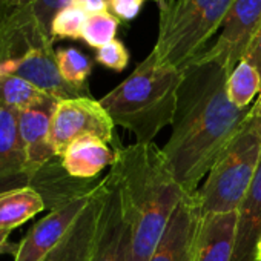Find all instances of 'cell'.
<instances>
[{
	"instance_id": "obj_29",
	"label": "cell",
	"mask_w": 261,
	"mask_h": 261,
	"mask_svg": "<svg viewBox=\"0 0 261 261\" xmlns=\"http://www.w3.org/2000/svg\"><path fill=\"white\" fill-rule=\"evenodd\" d=\"M10 233H11L10 229H0V255L11 253L13 256H16L19 243H10Z\"/></svg>"
},
{
	"instance_id": "obj_30",
	"label": "cell",
	"mask_w": 261,
	"mask_h": 261,
	"mask_svg": "<svg viewBox=\"0 0 261 261\" xmlns=\"http://www.w3.org/2000/svg\"><path fill=\"white\" fill-rule=\"evenodd\" d=\"M250 117L258 129V133L261 136V94L258 95V98L255 100V103L252 105V109H250Z\"/></svg>"
},
{
	"instance_id": "obj_6",
	"label": "cell",
	"mask_w": 261,
	"mask_h": 261,
	"mask_svg": "<svg viewBox=\"0 0 261 261\" xmlns=\"http://www.w3.org/2000/svg\"><path fill=\"white\" fill-rule=\"evenodd\" d=\"M85 137H95L121 149L115 136V123L100 100L92 97L60 100L53 112L49 129V142L56 155L60 159L71 143Z\"/></svg>"
},
{
	"instance_id": "obj_14",
	"label": "cell",
	"mask_w": 261,
	"mask_h": 261,
	"mask_svg": "<svg viewBox=\"0 0 261 261\" xmlns=\"http://www.w3.org/2000/svg\"><path fill=\"white\" fill-rule=\"evenodd\" d=\"M108 186H109V175L106 174L98 192L83 209V212L74 221V224L66 232V235L40 261H89L91 259Z\"/></svg>"
},
{
	"instance_id": "obj_32",
	"label": "cell",
	"mask_w": 261,
	"mask_h": 261,
	"mask_svg": "<svg viewBox=\"0 0 261 261\" xmlns=\"http://www.w3.org/2000/svg\"><path fill=\"white\" fill-rule=\"evenodd\" d=\"M7 5H5V0H0V22L4 20V17L7 16Z\"/></svg>"
},
{
	"instance_id": "obj_20",
	"label": "cell",
	"mask_w": 261,
	"mask_h": 261,
	"mask_svg": "<svg viewBox=\"0 0 261 261\" xmlns=\"http://www.w3.org/2000/svg\"><path fill=\"white\" fill-rule=\"evenodd\" d=\"M57 100L17 75H0V101L17 109H33Z\"/></svg>"
},
{
	"instance_id": "obj_25",
	"label": "cell",
	"mask_w": 261,
	"mask_h": 261,
	"mask_svg": "<svg viewBox=\"0 0 261 261\" xmlns=\"http://www.w3.org/2000/svg\"><path fill=\"white\" fill-rule=\"evenodd\" d=\"M129 51L124 43L118 39L109 42L108 45L95 51V62L111 71L121 72L129 63Z\"/></svg>"
},
{
	"instance_id": "obj_18",
	"label": "cell",
	"mask_w": 261,
	"mask_h": 261,
	"mask_svg": "<svg viewBox=\"0 0 261 261\" xmlns=\"http://www.w3.org/2000/svg\"><path fill=\"white\" fill-rule=\"evenodd\" d=\"M23 163L19 111L0 101V178L22 175Z\"/></svg>"
},
{
	"instance_id": "obj_23",
	"label": "cell",
	"mask_w": 261,
	"mask_h": 261,
	"mask_svg": "<svg viewBox=\"0 0 261 261\" xmlns=\"http://www.w3.org/2000/svg\"><path fill=\"white\" fill-rule=\"evenodd\" d=\"M118 25H120V20L115 16H112L109 11L88 16L86 25L83 28L82 40L88 46L98 49L108 45L109 42L115 40Z\"/></svg>"
},
{
	"instance_id": "obj_34",
	"label": "cell",
	"mask_w": 261,
	"mask_h": 261,
	"mask_svg": "<svg viewBox=\"0 0 261 261\" xmlns=\"http://www.w3.org/2000/svg\"><path fill=\"white\" fill-rule=\"evenodd\" d=\"M255 261H261V240L256 246V255H255Z\"/></svg>"
},
{
	"instance_id": "obj_22",
	"label": "cell",
	"mask_w": 261,
	"mask_h": 261,
	"mask_svg": "<svg viewBox=\"0 0 261 261\" xmlns=\"http://www.w3.org/2000/svg\"><path fill=\"white\" fill-rule=\"evenodd\" d=\"M56 59L65 82L77 88H88L86 80L92 71V62L86 54L77 48H60L56 51Z\"/></svg>"
},
{
	"instance_id": "obj_16",
	"label": "cell",
	"mask_w": 261,
	"mask_h": 261,
	"mask_svg": "<svg viewBox=\"0 0 261 261\" xmlns=\"http://www.w3.org/2000/svg\"><path fill=\"white\" fill-rule=\"evenodd\" d=\"M118 151L106 142L95 137L79 139L68 146L60 157L62 168L77 180H94L108 166H114Z\"/></svg>"
},
{
	"instance_id": "obj_8",
	"label": "cell",
	"mask_w": 261,
	"mask_h": 261,
	"mask_svg": "<svg viewBox=\"0 0 261 261\" xmlns=\"http://www.w3.org/2000/svg\"><path fill=\"white\" fill-rule=\"evenodd\" d=\"M259 27L261 0H233L223 19L217 39L194 60L215 62L230 74L238 62L243 60Z\"/></svg>"
},
{
	"instance_id": "obj_15",
	"label": "cell",
	"mask_w": 261,
	"mask_h": 261,
	"mask_svg": "<svg viewBox=\"0 0 261 261\" xmlns=\"http://www.w3.org/2000/svg\"><path fill=\"white\" fill-rule=\"evenodd\" d=\"M261 240V162L255 178L237 209L230 261H255Z\"/></svg>"
},
{
	"instance_id": "obj_10",
	"label": "cell",
	"mask_w": 261,
	"mask_h": 261,
	"mask_svg": "<svg viewBox=\"0 0 261 261\" xmlns=\"http://www.w3.org/2000/svg\"><path fill=\"white\" fill-rule=\"evenodd\" d=\"M0 72L2 75L10 74L22 77L59 101L66 98L91 97L88 88H77L65 82L57 66L54 46L34 48L22 57L0 62Z\"/></svg>"
},
{
	"instance_id": "obj_11",
	"label": "cell",
	"mask_w": 261,
	"mask_h": 261,
	"mask_svg": "<svg viewBox=\"0 0 261 261\" xmlns=\"http://www.w3.org/2000/svg\"><path fill=\"white\" fill-rule=\"evenodd\" d=\"M109 186L105 195L97 237L89 261H129L130 233L123 214L120 189L114 172L109 169Z\"/></svg>"
},
{
	"instance_id": "obj_13",
	"label": "cell",
	"mask_w": 261,
	"mask_h": 261,
	"mask_svg": "<svg viewBox=\"0 0 261 261\" xmlns=\"http://www.w3.org/2000/svg\"><path fill=\"white\" fill-rule=\"evenodd\" d=\"M57 103L59 100H51L46 105L19 111V133L25 155L22 175L28 180L57 157L49 142L51 118Z\"/></svg>"
},
{
	"instance_id": "obj_26",
	"label": "cell",
	"mask_w": 261,
	"mask_h": 261,
	"mask_svg": "<svg viewBox=\"0 0 261 261\" xmlns=\"http://www.w3.org/2000/svg\"><path fill=\"white\" fill-rule=\"evenodd\" d=\"M148 0H108V11L120 22H133Z\"/></svg>"
},
{
	"instance_id": "obj_7",
	"label": "cell",
	"mask_w": 261,
	"mask_h": 261,
	"mask_svg": "<svg viewBox=\"0 0 261 261\" xmlns=\"http://www.w3.org/2000/svg\"><path fill=\"white\" fill-rule=\"evenodd\" d=\"M74 0H33L8 11L0 22V62L22 57L34 48L54 46L51 23L59 11Z\"/></svg>"
},
{
	"instance_id": "obj_12",
	"label": "cell",
	"mask_w": 261,
	"mask_h": 261,
	"mask_svg": "<svg viewBox=\"0 0 261 261\" xmlns=\"http://www.w3.org/2000/svg\"><path fill=\"white\" fill-rule=\"evenodd\" d=\"M201 220L195 192L186 194L178 203L149 261H197Z\"/></svg>"
},
{
	"instance_id": "obj_21",
	"label": "cell",
	"mask_w": 261,
	"mask_h": 261,
	"mask_svg": "<svg viewBox=\"0 0 261 261\" xmlns=\"http://www.w3.org/2000/svg\"><path fill=\"white\" fill-rule=\"evenodd\" d=\"M227 95L237 108H250L256 95L261 94V75L246 60L238 65L227 75Z\"/></svg>"
},
{
	"instance_id": "obj_31",
	"label": "cell",
	"mask_w": 261,
	"mask_h": 261,
	"mask_svg": "<svg viewBox=\"0 0 261 261\" xmlns=\"http://www.w3.org/2000/svg\"><path fill=\"white\" fill-rule=\"evenodd\" d=\"M33 0H5V5H7V11H13L17 8H22L25 5H28Z\"/></svg>"
},
{
	"instance_id": "obj_5",
	"label": "cell",
	"mask_w": 261,
	"mask_h": 261,
	"mask_svg": "<svg viewBox=\"0 0 261 261\" xmlns=\"http://www.w3.org/2000/svg\"><path fill=\"white\" fill-rule=\"evenodd\" d=\"M261 162V136L249 115L235 140L212 166L195 197L201 217L235 212Z\"/></svg>"
},
{
	"instance_id": "obj_2",
	"label": "cell",
	"mask_w": 261,
	"mask_h": 261,
	"mask_svg": "<svg viewBox=\"0 0 261 261\" xmlns=\"http://www.w3.org/2000/svg\"><path fill=\"white\" fill-rule=\"evenodd\" d=\"M111 171L115 175L129 226V261H149L188 192L178 185L154 142L121 148Z\"/></svg>"
},
{
	"instance_id": "obj_17",
	"label": "cell",
	"mask_w": 261,
	"mask_h": 261,
	"mask_svg": "<svg viewBox=\"0 0 261 261\" xmlns=\"http://www.w3.org/2000/svg\"><path fill=\"white\" fill-rule=\"evenodd\" d=\"M237 211L215 214L201 220L197 261H230Z\"/></svg>"
},
{
	"instance_id": "obj_24",
	"label": "cell",
	"mask_w": 261,
	"mask_h": 261,
	"mask_svg": "<svg viewBox=\"0 0 261 261\" xmlns=\"http://www.w3.org/2000/svg\"><path fill=\"white\" fill-rule=\"evenodd\" d=\"M88 14L79 8L77 5H68L62 11L56 14L51 23V36L53 40H62V39H82L83 28L86 25Z\"/></svg>"
},
{
	"instance_id": "obj_28",
	"label": "cell",
	"mask_w": 261,
	"mask_h": 261,
	"mask_svg": "<svg viewBox=\"0 0 261 261\" xmlns=\"http://www.w3.org/2000/svg\"><path fill=\"white\" fill-rule=\"evenodd\" d=\"M74 5L82 8L88 16L108 11V0H74Z\"/></svg>"
},
{
	"instance_id": "obj_33",
	"label": "cell",
	"mask_w": 261,
	"mask_h": 261,
	"mask_svg": "<svg viewBox=\"0 0 261 261\" xmlns=\"http://www.w3.org/2000/svg\"><path fill=\"white\" fill-rule=\"evenodd\" d=\"M174 2V0H157V4H159V10H165L168 8L171 4Z\"/></svg>"
},
{
	"instance_id": "obj_1",
	"label": "cell",
	"mask_w": 261,
	"mask_h": 261,
	"mask_svg": "<svg viewBox=\"0 0 261 261\" xmlns=\"http://www.w3.org/2000/svg\"><path fill=\"white\" fill-rule=\"evenodd\" d=\"M171 137L162 152L185 192L194 194L246 124L250 108L227 95L229 72L215 62L194 60L183 69Z\"/></svg>"
},
{
	"instance_id": "obj_3",
	"label": "cell",
	"mask_w": 261,
	"mask_h": 261,
	"mask_svg": "<svg viewBox=\"0 0 261 261\" xmlns=\"http://www.w3.org/2000/svg\"><path fill=\"white\" fill-rule=\"evenodd\" d=\"M181 77L183 71L157 65L149 53L100 103L115 124L137 137V143H152L162 129L172 124Z\"/></svg>"
},
{
	"instance_id": "obj_19",
	"label": "cell",
	"mask_w": 261,
	"mask_h": 261,
	"mask_svg": "<svg viewBox=\"0 0 261 261\" xmlns=\"http://www.w3.org/2000/svg\"><path fill=\"white\" fill-rule=\"evenodd\" d=\"M46 207L43 197L30 185L0 192V229H16Z\"/></svg>"
},
{
	"instance_id": "obj_4",
	"label": "cell",
	"mask_w": 261,
	"mask_h": 261,
	"mask_svg": "<svg viewBox=\"0 0 261 261\" xmlns=\"http://www.w3.org/2000/svg\"><path fill=\"white\" fill-rule=\"evenodd\" d=\"M233 0H174L159 10V36L151 51L157 65L183 69L203 54Z\"/></svg>"
},
{
	"instance_id": "obj_27",
	"label": "cell",
	"mask_w": 261,
	"mask_h": 261,
	"mask_svg": "<svg viewBox=\"0 0 261 261\" xmlns=\"http://www.w3.org/2000/svg\"><path fill=\"white\" fill-rule=\"evenodd\" d=\"M243 60L249 62L258 71V74L261 75V27H259L258 33L255 34V37L252 39Z\"/></svg>"
},
{
	"instance_id": "obj_9",
	"label": "cell",
	"mask_w": 261,
	"mask_h": 261,
	"mask_svg": "<svg viewBox=\"0 0 261 261\" xmlns=\"http://www.w3.org/2000/svg\"><path fill=\"white\" fill-rule=\"evenodd\" d=\"M103 180L105 177H101L98 185L91 191L79 194L51 207V211L40 221H37L19 243L14 261H40L48 252H51L98 192Z\"/></svg>"
}]
</instances>
